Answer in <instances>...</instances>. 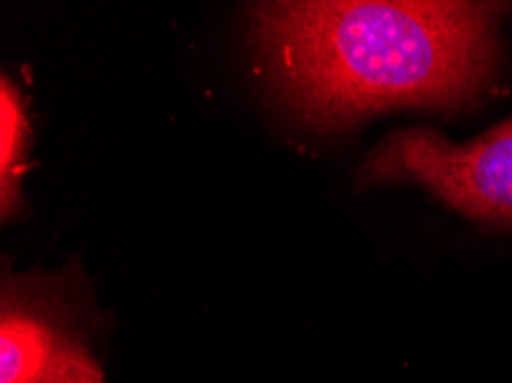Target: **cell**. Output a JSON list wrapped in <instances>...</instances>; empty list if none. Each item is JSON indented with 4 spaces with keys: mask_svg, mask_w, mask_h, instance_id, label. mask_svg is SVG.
<instances>
[{
    "mask_svg": "<svg viewBox=\"0 0 512 383\" xmlns=\"http://www.w3.org/2000/svg\"><path fill=\"white\" fill-rule=\"evenodd\" d=\"M506 3L292 0L248 5V39L281 104L320 131L389 111L471 104L499 69Z\"/></svg>",
    "mask_w": 512,
    "mask_h": 383,
    "instance_id": "1",
    "label": "cell"
},
{
    "mask_svg": "<svg viewBox=\"0 0 512 383\" xmlns=\"http://www.w3.org/2000/svg\"><path fill=\"white\" fill-rule=\"evenodd\" d=\"M366 182H411L478 221L512 225V117L469 143L432 129L386 138L363 163Z\"/></svg>",
    "mask_w": 512,
    "mask_h": 383,
    "instance_id": "2",
    "label": "cell"
},
{
    "mask_svg": "<svg viewBox=\"0 0 512 383\" xmlns=\"http://www.w3.org/2000/svg\"><path fill=\"white\" fill-rule=\"evenodd\" d=\"M74 280L62 273H10L0 294V383H62L104 377L76 319Z\"/></svg>",
    "mask_w": 512,
    "mask_h": 383,
    "instance_id": "3",
    "label": "cell"
},
{
    "mask_svg": "<svg viewBox=\"0 0 512 383\" xmlns=\"http://www.w3.org/2000/svg\"><path fill=\"white\" fill-rule=\"evenodd\" d=\"M30 150V120L21 90L10 76L0 78V211L10 221L23 207L21 175Z\"/></svg>",
    "mask_w": 512,
    "mask_h": 383,
    "instance_id": "4",
    "label": "cell"
},
{
    "mask_svg": "<svg viewBox=\"0 0 512 383\" xmlns=\"http://www.w3.org/2000/svg\"><path fill=\"white\" fill-rule=\"evenodd\" d=\"M62 383H106L104 377H74L69 381H62Z\"/></svg>",
    "mask_w": 512,
    "mask_h": 383,
    "instance_id": "5",
    "label": "cell"
}]
</instances>
